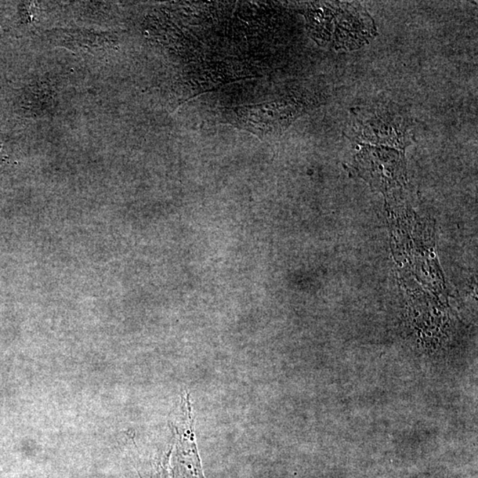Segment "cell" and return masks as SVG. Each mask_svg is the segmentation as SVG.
Returning <instances> with one entry per match:
<instances>
[{
    "mask_svg": "<svg viewBox=\"0 0 478 478\" xmlns=\"http://www.w3.org/2000/svg\"><path fill=\"white\" fill-rule=\"evenodd\" d=\"M161 478H162V477H161ZM163 478H166V476H164V477H163Z\"/></svg>",
    "mask_w": 478,
    "mask_h": 478,
    "instance_id": "7a4b0ae2",
    "label": "cell"
},
{
    "mask_svg": "<svg viewBox=\"0 0 478 478\" xmlns=\"http://www.w3.org/2000/svg\"><path fill=\"white\" fill-rule=\"evenodd\" d=\"M297 113L291 105L270 102L225 108L223 118V122L251 132L260 139H272L288 128Z\"/></svg>",
    "mask_w": 478,
    "mask_h": 478,
    "instance_id": "6da1fadb",
    "label": "cell"
}]
</instances>
